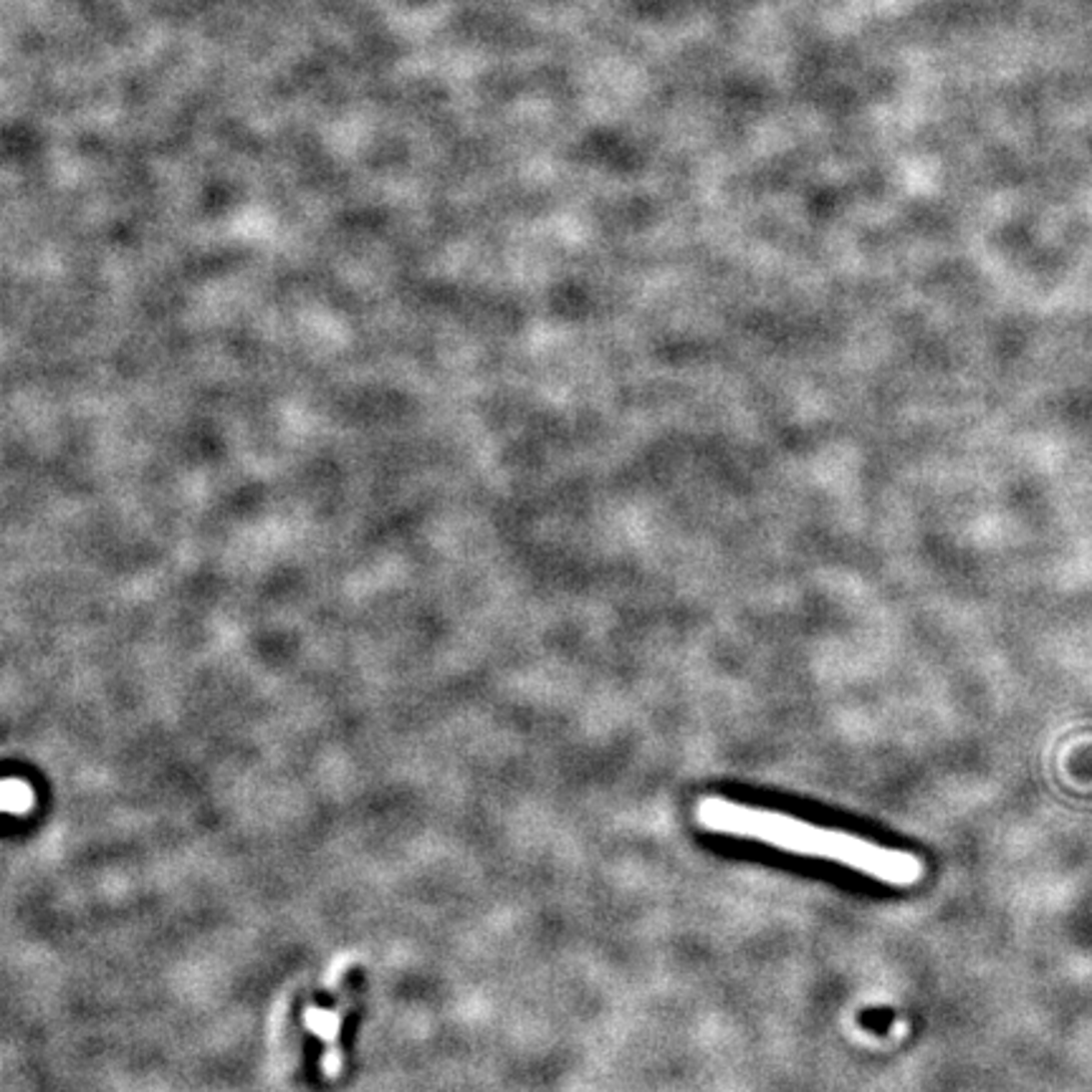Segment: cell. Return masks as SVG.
Returning <instances> with one entry per match:
<instances>
[{"label":"cell","instance_id":"6da1fadb","mask_svg":"<svg viewBox=\"0 0 1092 1092\" xmlns=\"http://www.w3.org/2000/svg\"><path fill=\"white\" fill-rule=\"evenodd\" d=\"M696 822L714 835L764 842L782 853L845 865L855 873L868 875L893 888L918 885L926 873L923 860L913 853L883 848L878 842L863 840L850 832L830 830V827L812 825V822L779 815L764 807L741 805V802L724 800V797H704L696 805Z\"/></svg>","mask_w":1092,"mask_h":1092},{"label":"cell","instance_id":"7a4b0ae2","mask_svg":"<svg viewBox=\"0 0 1092 1092\" xmlns=\"http://www.w3.org/2000/svg\"><path fill=\"white\" fill-rule=\"evenodd\" d=\"M31 800H33L31 789H28L23 782H13V779H8V782L3 784V805H6V810L13 812V815L26 812L28 807H31Z\"/></svg>","mask_w":1092,"mask_h":1092}]
</instances>
